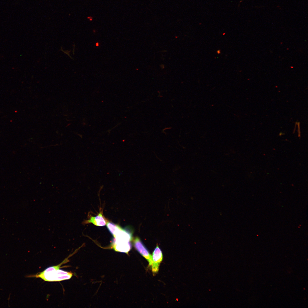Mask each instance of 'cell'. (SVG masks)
<instances>
[{
  "label": "cell",
  "mask_w": 308,
  "mask_h": 308,
  "mask_svg": "<svg viewBox=\"0 0 308 308\" xmlns=\"http://www.w3.org/2000/svg\"><path fill=\"white\" fill-rule=\"evenodd\" d=\"M112 246L116 251L128 254L131 248L130 242H120L112 241Z\"/></svg>",
  "instance_id": "obj_6"
},
{
  "label": "cell",
  "mask_w": 308,
  "mask_h": 308,
  "mask_svg": "<svg viewBox=\"0 0 308 308\" xmlns=\"http://www.w3.org/2000/svg\"><path fill=\"white\" fill-rule=\"evenodd\" d=\"M106 226L110 232L113 236L121 228L119 225L110 222H108Z\"/></svg>",
  "instance_id": "obj_7"
},
{
  "label": "cell",
  "mask_w": 308,
  "mask_h": 308,
  "mask_svg": "<svg viewBox=\"0 0 308 308\" xmlns=\"http://www.w3.org/2000/svg\"><path fill=\"white\" fill-rule=\"evenodd\" d=\"M108 221L104 216L102 211H100L98 215L95 216H91L90 219L83 222L84 224L92 223L95 226H99L106 225Z\"/></svg>",
  "instance_id": "obj_5"
},
{
  "label": "cell",
  "mask_w": 308,
  "mask_h": 308,
  "mask_svg": "<svg viewBox=\"0 0 308 308\" xmlns=\"http://www.w3.org/2000/svg\"><path fill=\"white\" fill-rule=\"evenodd\" d=\"M113 236V242H128L133 240L132 232L127 228H123L121 227Z\"/></svg>",
  "instance_id": "obj_2"
},
{
  "label": "cell",
  "mask_w": 308,
  "mask_h": 308,
  "mask_svg": "<svg viewBox=\"0 0 308 308\" xmlns=\"http://www.w3.org/2000/svg\"><path fill=\"white\" fill-rule=\"evenodd\" d=\"M68 258H66L59 264L48 268L42 272L30 277L40 278L44 281L50 282L69 279L72 276L73 273L60 269L61 266L68 260Z\"/></svg>",
  "instance_id": "obj_1"
},
{
  "label": "cell",
  "mask_w": 308,
  "mask_h": 308,
  "mask_svg": "<svg viewBox=\"0 0 308 308\" xmlns=\"http://www.w3.org/2000/svg\"><path fill=\"white\" fill-rule=\"evenodd\" d=\"M134 246L136 250L147 260L149 265L151 266L152 258L151 255L144 245L140 238L136 237L133 239Z\"/></svg>",
  "instance_id": "obj_3"
},
{
  "label": "cell",
  "mask_w": 308,
  "mask_h": 308,
  "mask_svg": "<svg viewBox=\"0 0 308 308\" xmlns=\"http://www.w3.org/2000/svg\"><path fill=\"white\" fill-rule=\"evenodd\" d=\"M152 256V270L153 273H156L158 271L159 265L163 258L162 251L158 245L154 250Z\"/></svg>",
  "instance_id": "obj_4"
}]
</instances>
